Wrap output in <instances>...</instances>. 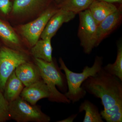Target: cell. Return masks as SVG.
<instances>
[{
  "instance_id": "cell-23",
  "label": "cell",
  "mask_w": 122,
  "mask_h": 122,
  "mask_svg": "<svg viewBox=\"0 0 122 122\" xmlns=\"http://www.w3.org/2000/svg\"><path fill=\"white\" fill-rule=\"evenodd\" d=\"M99 0L108 2V3H111V4L115 3V2L122 3V0Z\"/></svg>"
},
{
  "instance_id": "cell-6",
  "label": "cell",
  "mask_w": 122,
  "mask_h": 122,
  "mask_svg": "<svg viewBox=\"0 0 122 122\" xmlns=\"http://www.w3.org/2000/svg\"><path fill=\"white\" fill-rule=\"evenodd\" d=\"M26 55L7 47L0 49V91L3 93L7 79L16 68L27 62Z\"/></svg>"
},
{
  "instance_id": "cell-17",
  "label": "cell",
  "mask_w": 122,
  "mask_h": 122,
  "mask_svg": "<svg viewBox=\"0 0 122 122\" xmlns=\"http://www.w3.org/2000/svg\"><path fill=\"white\" fill-rule=\"evenodd\" d=\"M95 0H65L61 4V8L77 14L89 8Z\"/></svg>"
},
{
  "instance_id": "cell-13",
  "label": "cell",
  "mask_w": 122,
  "mask_h": 122,
  "mask_svg": "<svg viewBox=\"0 0 122 122\" xmlns=\"http://www.w3.org/2000/svg\"><path fill=\"white\" fill-rule=\"evenodd\" d=\"M24 85L15 74V71L7 79L3 93L5 98L9 102L20 96Z\"/></svg>"
},
{
  "instance_id": "cell-4",
  "label": "cell",
  "mask_w": 122,
  "mask_h": 122,
  "mask_svg": "<svg viewBox=\"0 0 122 122\" xmlns=\"http://www.w3.org/2000/svg\"><path fill=\"white\" fill-rule=\"evenodd\" d=\"M11 119L18 122H49V116L43 113L38 107L32 105L20 96L9 102Z\"/></svg>"
},
{
  "instance_id": "cell-11",
  "label": "cell",
  "mask_w": 122,
  "mask_h": 122,
  "mask_svg": "<svg viewBox=\"0 0 122 122\" xmlns=\"http://www.w3.org/2000/svg\"><path fill=\"white\" fill-rule=\"evenodd\" d=\"M15 74L25 86L35 83L42 79L37 66L30 62L21 64L15 70Z\"/></svg>"
},
{
  "instance_id": "cell-18",
  "label": "cell",
  "mask_w": 122,
  "mask_h": 122,
  "mask_svg": "<svg viewBox=\"0 0 122 122\" xmlns=\"http://www.w3.org/2000/svg\"><path fill=\"white\" fill-rule=\"evenodd\" d=\"M44 0H15L13 12L15 14H21L33 10L43 2Z\"/></svg>"
},
{
  "instance_id": "cell-20",
  "label": "cell",
  "mask_w": 122,
  "mask_h": 122,
  "mask_svg": "<svg viewBox=\"0 0 122 122\" xmlns=\"http://www.w3.org/2000/svg\"><path fill=\"white\" fill-rule=\"evenodd\" d=\"M11 119L9 111V102L5 98L3 93L0 91V122Z\"/></svg>"
},
{
  "instance_id": "cell-2",
  "label": "cell",
  "mask_w": 122,
  "mask_h": 122,
  "mask_svg": "<svg viewBox=\"0 0 122 122\" xmlns=\"http://www.w3.org/2000/svg\"><path fill=\"white\" fill-rule=\"evenodd\" d=\"M103 60L102 57L96 56L92 66H86L82 72L77 73L69 69L62 58H59L60 68L65 72L68 86V91L65 95L71 102L74 104L78 102L86 96V92L81 87L82 84L89 77L93 76L101 70Z\"/></svg>"
},
{
  "instance_id": "cell-16",
  "label": "cell",
  "mask_w": 122,
  "mask_h": 122,
  "mask_svg": "<svg viewBox=\"0 0 122 122\" xmlns=\"http://www.w3.org/2000/svg\"><path fill=\"white\" fill-rule=\"evenodd\" d=\"M103 69L109 74L117 77L122 81V42L120 41L117 44V55L115 62L109 63Z\"/></svg>"
},
{
  "instance_id": "cell-19",
  "label": "cell",
  "mask_w": 122,
  "mask_h": 122,
  "mask_svg": "<svg viewBox=\"0 0 122 122\" xmlns=\"http://www.w3.org/2000/svg\"><path fill=\"white\" fill-rule=\"evenodd\" d=\"M0 37L5 41L12 45H20V40L15 32L8 25L0 20Z\"/></svg>"
},
{
  "instance_id": "cell-9",
  "label": "cell",
  "mask_w": 122,
  "mask_h": 122,
  "mask_svg": "<svg viewBox=\"0 0 122 122\" xmlns=\"http://www.w3.org/2000/svg\"><path fill=\"white\" fill-rule=\"evenodd\" d=\"M20 96L32 105H35L38 101L44 98H50L51 93L48 86L42 79L29 86H25Z\"/></svg>"
},
{
  "instance_id": "cell-5",
  "label": "cell",
  "mask_w": 122,
  "mask_h": 122,
  "mask_svg": "<svg viewBox=\"0 0 122 122\" xmlns=\"http://www.w3.org/2000/svg\"><path fill=\"white\" fill-rule=\"evenodd\" d=\"M79 18L78 36L80 45L86 54H90L97 46L98 25L89 9L78 13Z\"/></svg>"
},
{
  "instance_id": "cell-10",
  "label": "cell",
  "mask_w": 122,
  "mask_h": 122,
  "mask_svg": "<svg viewBox=\"0 0 122 122\" xmlns=\"http://www.w3.org/2000/svg\"><path fill=\"white\" fill-rule=\"evenodd\" d=\"M122 18V7L109 15L98 25L97 46L103 40L113 32L121 23Z\"/></svg>"
},
{
  "instance_id": "cell-1",
  "label": "cell",
  "mask_w": 122,
  "mask_h": 122,
  "mask_svg": "<svg viewBox=\"0 0 122 122\" xmlns=\"http://www.w3.org/2000/svg\"><path fill=\"white\" fill-rule=\"evenodd\" d=\"M81 87L94 97L100 99L104 107L100 112L107 122H122V81L101 70L89 77Z\"/></svg>"
},
{
  "instance_id": "cell-12",
  "label": "cell",
  "mask_w": 122,
  "mask_h": 122,
  "mask_svg": "<svg viewBox=\"0 0 122 122\" xmlns=\"http://www.w3.org/2000/svg\"><path fill=\"white\" fill-rule=\"evenodd\" d=\"M118 9L113 4L97 0H95L88 8L97 25Z\"/></svg>"
},
{
  "instance_id": "cell-22",
  "label": "cell",
  "mask_w": 122,
  "mask_h": 122,
  "mask_svg": "<svg viewBox=\"0 0 122 122\" xmlns=\"http://www.w3.org/2000/svg\"><path fill=\"white\" fill-rule=\"evenodd\" d=\"M78 116L77 114L72 115L63 120L57 121V122H73Z\"/></svg>"
},
{
  "instance_id": "cell-7",
  "label": "cell",
  "mask_w": 122,
  "mask_h": 122,
  "mask_svg": "<svg viewBox=\"0 0 122 122\" xmlns=\"http://www.w3.org/2000/svg\"><path fill=\"white\" fill-rule=\"evenodd\" d=\"M58 10L47 9L37 19L21 26V34L30 46H33L37 42L49 20Z\"/></svg>"
},
{
  "instance_id": "cell-21",
  "label": "cell",
  "mask_w": 122,
  "mask_h": 122,
  "mask_svg": "<svg viewBox=\"0 0 122 122\" xmlns=\"http://www.w3.org/2000/svg\"><path fill=\"white\" fill-rule=\"evenodd\" d=\"M11 2L10 0H0V10L3 13L7 14L11 10Z\"/></svg>"
},
{
  "instance_id": "cell-3",
  "label": "cell",
  "mask_w": 122,
  "mask_h": 122,
  "mask_svg": "<svg viewBox=\"0 0 122 122\" xmlns=\"http://www.w3.org/2000/svg\"><path fill=\"white\" fill-rule=\"evenodd\" d=\"M35 64L40 71L41 78L48 86L51 93L50 100L53 102L70 104L71 102L65 94L59 92L56 86L62 91L68 89L65 75H63L53 61L50 62L35 58Z\"/></svg>"
},
{
  "instance_id": "cell-15",
  "label": "cell",
  "mask_w": 122,
  "mask_h": 122,
  "mask_svg": "<svg viewBox=\"0 0 122 122\" xmlns=\"http://www.w3.org/2000/svg\"><path fill=\"white\" fill-rule=\"evenodd\" d=\"M85 112L83 122H104L98 107L89 100H85L79 106V113Z\"/></svg>"
},
{
  "instance_id": "cell-14",
  "label": "cell",
  "mask_w": 122,
  "mask_h": 122,
  "mask_svg": "<svg viewBox=\"0 0 122 122\" xmlns=\"http://www.w3.org/2000/svg\"><path fill=\"white\" fill-rule=\"evenodd\" d=\"M51 38H46L38 41L33 46L30 53L35 58H38L50 62L53 61V49L51 44Z\"/></svg>"
},
{
  "instance_id": "cell-8",
  "label": "cell",
  "mask_w": 122,
  "mask_h": 122,
  "mask_svg": "<svg viewBox=\"0 0 122 122\" xmlns=\"http://www.w3.org/2000/svg\"><path fill=\"white\" fill-rule=\"evenodd\" d=\"M76 15L74 12L60 8L46 25L41 35L42 39L52 38L63 24L73 20Z\"/></svg>"
},
{
  "instance_id": "cell-24",
  "label": "cell",
  "mask_w": 122,
  "mask_h": 122,
  "mask_svg": "<svg viewBox=\"0 0 122 122\" xmlns=\"http://www.w3.org/2000/svg\"><path fill=\"white\" fill-rule=\"evenodd\" d=\"M58 4H61L65 0H55Z\"/></svg>"
}]
</instances>
